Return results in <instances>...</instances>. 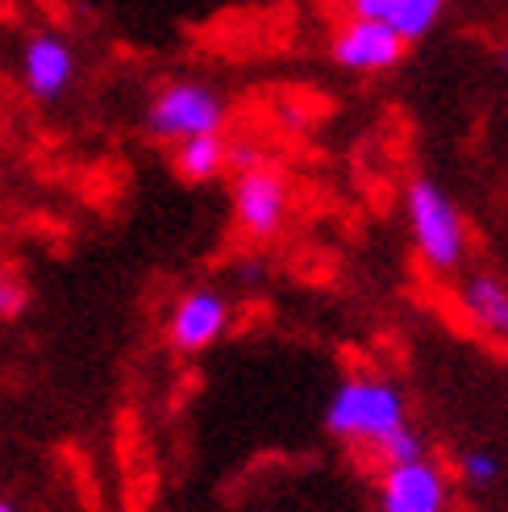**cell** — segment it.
I'll use <instances>...</instances> for the list:
<instances>
[{
  "label": "cell",
  "mask_w": 508,
  "mask_h": 512,
  "mask_svg": "<svg viewBox=\"0 0 508 512\" xmlns=\"http://www.w3.org/2000/svg\"><path fill=\"white\" fill-rule=\"evenodd\" d=\"M325 429L354 450L379 454V446L409 429V404L384 375H350L325 404Z\"/></svg>",
  "instance_id": "6da1fadb"
},
{
  "label": "cell",
  "mask_w": 508,
  "mask_h": 512,
  "mask_svg": "<svg viewBox=\"0 0 508 512\" xmlns=\"http://www.w3.org/2000/svg\"><path fill=\"white\" fill-rule=\"evenodd\" d=\"M404 213H409V229H413V242L417 254L429 271L450 275L459 271L467 259V225L459 204L446 196V188H438L434 179H409L404 188Z\"/></svg>",
  "instance_id": "7a4b0ae2"
},
{
  "label": "cell",
  "mask_w": 508,
  "mask_h": 512,
  "mask_svg": "<svg viewBox=\"0 0 508 512\" xmlns=\"http://www.w3.org/2000/svg\"><path fill=\"white\" fill-rule=\"evenodd\" d=\"M221 125H225V100L217 96V88L200 80H171L146 105V130L171 146L221 134Z\"/></svg>",
  "instance_id": "3957f363"
},
{
  "label": "cell",
  "mask_w": 508,
  "mask_h": 512,
  "mask_svg": "<svg viewBox=\"0 0 508 512\" xmlns=\"http://www.w3.org/2000/svg\"><path fill=\"white\" fill-rule=\"evenodd\" d=\"M292 213V184L275 163L238 171L234 179V225L250 242H267L284 229Z\"/></svg>",
  "instance_id": "277c9868"
},
{
  "label": "cell",
  "mask_w": 508,
  "mask_h": 512,
  "mask_svg": "<svg viewBox=\"0 0 508 512\" xmlns=\"http://www.w3.org/2000/svg\"><path fill=\"white\" fill-rule=\"evenodd\" d=\"M329 55H334L338 67L346 71H363V75H375V71H392L404 63L409 55V42L396 38L388 25H379L371 17H359V13H346L334 34H329Z\"/></svg>",
  "instance_id": "5b68a950"
},
{
  "label": "cell",
  "mask_w": 508,
  "mask_h": 512,
  "mask_svg": "<svg viewBox=\"0 0 508 512\" xmlns=\"http://www.w3.org/2000/svg\"><path fill=\"white\" fill-rule=\"evenodd\" d=\"M379 512H446L450 508V479L438 463L417 458V463L379 467Z\"/></svg>",
  "instance_id": "8992f818"
},
{
  "label": "cell",
  "mask_w": 508,
  "mask_h": 512,
  "mask_svg": "<svg viewBox=\"0 0 508 512\" xmlns=\"http://www.w3.org/2000/svg\"><path fill=\"white\" fill-rule=\"evenodd\" d=\"M225 329H230V300L213 288H192L171 304L167 317V342L180 354L209 350Z\"/></svg>",
  "instance_id": "52a82bcc"
},
{
  "label": "cell",
  "mask_w": 508,
  "mask_h": 512,
  "mask_svg": "<svg viewBox=\"0 0 508 512\" xmlns=\"http://www.w3.org/2000/svg\"><path fill=\"white\" fill-rule=\"evenodd\" d=\"M21 84L34 100H59L75 84V50L63 34L38 30L21 46Z\"/></svg>",
  "instance_id": "ba28073f"
},
{
  "label": "cell",
  "mask_w": 508,
  "mask_h": 512,
  "mask_svg": "<svg viewBox=\"0 0 508 512\" xmlns=\"http://www.w3.org/2000/svg\"><path fill=\"white\" fill-rule=\"evenodd\" d=\"M346 13H359V17L388 25V30L404 42H421L425 34H434L438 21H442L438 0H354Z\"/></svg>",
  "instance_id": "9c48e42d"
},
{
  "label": "cell",
  "mask_w": 508,
  "mask_h": 512,
  "mask_svg": "<svg viewBox=\"0 0 508 512\" xmlns=\"http://www.w3.org/2000/svg\"><path fill=\"white\" fill-rule=\"evenodd\" d=\"M463 313L484 329L492 338H508V284L500 275H488V271H475L463 279Z\"/></svg>",
  "instance_id": "30bf717a"
},
{
  "label": "cell",
  "mask_w": 508,
  "mask_h": 512,
  "mask_svg": "<svg viewBox=\"0 0 508 512\" xmlns=\"http://www.w3.org/2000/svg\"><path fill=\"white\" fill-rule=\"evenodd\" d=\"M171 167L184 184H213L217 175L230 171V138L209 134V138H192L171 150Z\"/></svg>",
  "instance_id": "8fae6325"
},
{
  "label": "cell",
  "mask_w": 508,
  "mask_h": 512,
  "mask_svg": "<svg viewBox=\"0 0 508 512\" xmlns=\"http://www.w3.org/2000/svg\"><path fill=\"white\" fill-rule=\"evenodd\" d=\"M417 458H425V438L409 425L404 433H396L392 442L379 446L375 454V467H400V463H417Z\"/></svg>",
  "instance_id": "7c38bea8"
},
{
  "label": "cell",
  "mask_w": 508,
  "mask_h": 512,
  "mask_svg": "<svg viewBox=\"0 0 508 512\" xmlns=\"http://www.w3.org/2000/svg\"><path fill=\"white\" fill-rule=\"evenodd\" d=\"M30 304V288L13 267H0V321L21 317V309Z\"/></svg>",
  "instance_id": "4fadbf2b"
},
{
  "label": "cell",
  "mask_w": 508,
  "mask_h": 512,
  "mask_svg": "<svg viewBox=\"0 0 508 512\" xmlns=\"http://www.w3.org/2000/svg\"><path fill=\"white\" fill-rule=\"evenodd\" d=\"M459 471L467 483H475V488H488V483L500 479V458L492 450H471V454H463Z\"/></svg>",
  "instance_id": "5bb4252c"
},
{
  "label": "cell",
  "mask_w": 508,
  "mask_h": 512,
  "mask_svg": "<svg viewBox=\"0 0 508 512\" xmlns=\"http://www.w3.org/2000/svg\"><path fill=\"white\" fill-rule=\"evenodd\" d=\"M238 271H242V279H259V275H263V263H259V259H246Z\"/></svg>",
  "instance_id": "9a60e30c"
},
{
  "label": "cell",
  "mask_w": 508,
  "mask_h": 512,
  "mask_svg": "<svg viewBox=\"0 0 508 512\" xmlns=\"http://www.w3.org/2000/svg\"><path fill=\"white\" fill-rule=\"evenodd\" d=\"M0 512H17V504H9V500H0Z\"/></svg>",
  "instance_id": "2e32d148"
},
{
  "label": "cell",
  "mask_w": 508,
  "mask_h": 512,
  "mask_svg": "<svg viewBox=\"0 0 508 512\" xmlns=\"http://www.w3.org/2000/svg\"><path fill=\"white\" fill-rule=\"evenodd\" d=\"M500 63H504V67H508V46H504V50H500Z\"/></svg>",
  "instance_id": "e0dca14e"
}]
</instances>
